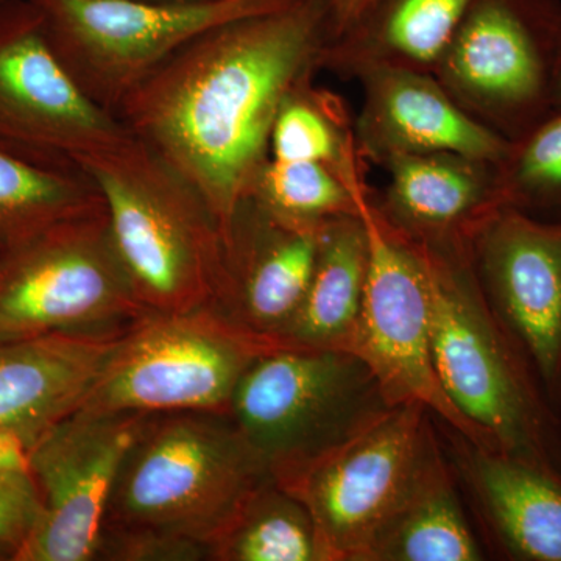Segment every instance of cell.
<instances>
[{
	"instance_id": "cell-6",
	"label": "cell",
	"mask_w": 561,
	"mask_h": 561,
	"mask_svg": "<svg viewBox=\"0 0 561 561\" xmlns=\"http://www.w3.org/2000/svg\"><path fill=\"white\" fill-rule=\"evenodd\" d=\"M150 313L114 249L103 201L0 247V342L122 334Z\"/></svg>"
},
{
	"instance_id": "cell-15",
	"label": "cell",
	"mask_w": 561,
	"mask_h": 561,
	"mask_svg": "<svg viewBox=\"0 0 561 561\" xmlns=\"http://www.w3.org/2000/svg\"><path fill=\"white\" fill-rule=\"evenodd\" d=\"M323 227L243 198L221 227L219 278L208 305L242 330L279 343L308 289Z\"/></svg>"
},
{
	"instance_id": "cell-33",
	"label": "cell",
	"mask_w": 561,
	"mask_h": 561,
	"mask_svg": "<svg viewBox=\"0 0 561 561\" xmlns=\"http://www.w3.org/2000/svg\"><path fill=\"white\" fill-rule=\"evenodd\" d=\"M139 2H154V3H197V2H209V0H139Z\"/></svg>"
},
{
	"instance_id": "cell-11",
	"label": "cell",
	"mask_w": 561,
	"mask_h": 561,
	"mask_svg": "<svg viewBox=\"0 0 561 561\" xmlns=\"http://www.w3.org/2000/svg\"><path fill=\"white\" fill-rule=\"evenodd\" d=\"M437 442L424 405H394L284 486L311 513L324 561H364Z\"/></svg>"
},
{
	"instance_id": "cell-25",
	"label": "cell",
	"mask_w": 561,
	"mask_h": 561,
	"mask_svg": "<svg viewBox=\"0 0 561 561\" xmlns=\"http://www.w3.org/2000/svg\"><path fill=\"white\" fill-rule=\"evenodd\" d=\"M271 154L278 161L321 162L341 171L359 154L354 117L341 95L300 84L280 106L271 136Z\"/></svg>"
},
{
	"instance_id": "cell-29",
	"label": "cell",
	"mask_w": 561,
	"mask_h": 561,
	"mask_svg": "<svg viewBox=\"0 0 561 561\" xmlns=\"http://www.w3.org/2000/svg\"><path fill=\"white\" fill-rule=\"evenodd\" d=\"M41 515V497L28 470L0 471V560L14 561Z\"/></svg>"
},
{
	"instance_id": "cell-4",
	"label": "cell",
	"mask_w": 561,
	"mask_h": 561,
	"mask_svg": "<svg viewBox=\"0 0 561 561\" xmlns=\"http://www.w3.org/2000/svg\"><path fill=\"white\" fill-rule=\"evenodd\" d=\"M79 168L101 194L140 305L151 313L208 305L219 278L221 228L201 192L135 138Z\"/></svg>"
},
{
	"instance_id": "cell-13",
	"label": "cell",
	"mask_w": 561,
	"mask_h": 561,
	"mask_svg": "<svg viewBox=\"0 0 561 561\" xmlns=\"http://www.w3.org/2000/svg\"><path fill=\"white\" fill-rule=\"evenodd\" d=\"M146 416L79 411L28 449L41 515L14 561H95L111 491Z\"/></svg>"
},
{
	"instance_id": "cell-27",
	"label": "cell",
	"mask_w": 561,
	"mask_h": 561,
	"mask_svg": "<svg viewBox=\"0 0 561 561\" xmlns=\"http://www.w3.org/2000/svg\"><path fill=\"white\" fill-rule=\"evenodd\" d=\"M494 168L500 209L561 221V108L513 140Z\"/></svg>"
},
{
	"instance_id": "cell-5",
	"label": "cell",
	"mask_w": 561,
	"mask_h": 561,
	"mask_svg": "<svg viewBox=\"0 0 561 561\" xmlns=\"http://www.w3.org/2000/svg\"><path fill=\"white\" fill-rule=\"evenodd\" d=\"M391 408L357 354L280 345L243 375L230 413L272 478L287 486Z\"/></svg>"
},
{
	"instance_id": "cell-22",
	"label": "cell",
	"mask_w": 561,
	"mask_h": 561,
	"mask_svg": "<svg viewBox=\"0 0 561 561\" xmlns=\"http://www.w3.org/2000/svg\"><path fill=\"white\" fill-rule=\"evenodd\" d=\"M370 271V242L359 214L324 224L308 289L279 343L353 353Z\"/></svg>"
},
{
	"instance_id": "cell-24",
	"label": "cell",
	"mask_w": 561,
	"mask_h": 561,
	"mask_svg": "<svg viewBox=\"0 0 561 561\" xmlns=\"http://www.w3.org/2000/svg\"><path fill=\"white\" fill-rule=\"evenodd\" d=\"M90 176L0 144V247L101 205Z\"/></svg>"
},
{
	"instance_id": "cell-31",
	"label": "cell",
	"mask_w": 561,
	"mask_h": 561,
	"mask_svg": "<svg viewBox=\"0 0 561 561\" xmlns=\"http://www.w3.org/2000/svg\"><path fill=\"white\" fill-rule=\"evenodd\" d=\"M28 470L27 449L20 438L0 427V471Z\"/></svg>"
},
{
	"instance_id": "cell-1",
	"label": "cell",
	"mask_w": 561,
	"mask_h": 561,
	"mask_svg": "<svg viewBox=\"0 0 561 561\" xmlns=\"http://www.w3.org/2000/svg\"><path fill=\"white\" fill-rule=\"evenodd\" d=\"M328 39L330 0L227 22L158 66L114 116L201 192L221 228L250 197L280 106L316 79Z\"/></svg>"
},
{
	"instance_id": "cell-16",
	"label": "cell",
	"mask_w": 561,
	"mask_h": 561,
	"mask_svg": "<svg viewBox=\"0 0 561 561\" xmlns=\"http://www.w3.org/2000/svg\"><path fill=\"white\" fill-rule=\"evenodd\" d=\"M435 424L489 557L561 561V472L482 448L440 420Z\"/></svg>"
},
{
	"instance_id": "cell-2",
	"label": "cell",
	"mask_w": 561,
	"mask_h": 561,
	"mask_svg": "<svg viewBox=\"0 0 561 561\" xmlns=\"http://www.w3.org/2000/svg\"><path fill=\"white\" fill-rule=\"evenodd\" d=\"M421 245L430 278L432 356L443 390L500 451L561 472V415L486 301L471 250Z\"/></svg>"
},
{
	"instance_id": "cell-32",
	"label": "cell",
	"mask_w": 561,
	"mask_h": 561,
	"mask_svg": "<svg viewBox=\"0 0 561 561\" xmlns=\"http://www.w3.org/2000/svg\"><path fill=\"white\" fill-rule=\"evenodd\" d=\"M561 108V35L559 54H557L556 72H553L552 84V110Z\"/></svg>"
},
{
	"instance_id": "cell-19",
	"label": "cell",
	"mask_w": 561,
	"mask_h": 561,
	"mask_svg": "<svg viewBox=\"0 0 561 561\" xmlns=\"http://www.w3.org/2000/svg\"><path fill=\"white\" fill-rule=\"evenodd\" d=\"M124 334L51 332L0 342V427L28 451L80 411Z\"/></svg>"
},
{
	"instance_id": "cell-18",
	"label": "cell",
	"mask_w": 561,
	"mask_h": 561,
	"mask_svg": "<svg viewBox=\"0 0 561 561\" xmlns=\"http://www.w3.org/2000/svg\"><path fill=\"white\" fill-rule=\"evenodd\" d=\"M496 162L463 154H401L383 162L389 183L373 190L375 208L394 230L432 249L468 251L497 213Z\"/></svg>"
},
{
	"instance_id": "cell-23",
	"label": "cell",
	"mask_w": 561,
	"mask_h": 561,
	"mask_svg": "<svg viewBox=\"0 0 561 561\" xmlns=\"http://www.w3.org/2000/svg\"><path fill=\"white\" fill-rule=\"evenodd\" d=\"M209 561H324L311 513L272 476L250 491Z\"/></svg>"
},
{
	"instance_id": "cell-7",
	"label": "cell",
	"mask_w": 561,
	"mask_h": 561,
	"mask_svg": "<svg viewBox=\"0 0 561 561\" xmlns=\"http://www.w3.org/2000/svg\"><path fill=\"white\" fill-rule=\"evenodd\" d=\"M279 343L210 305L150 313L122 335L80 412H227L243 375Z\"/></svg>"
},
{
	"instance_id": "cell-26",
	"label": "cell",
	"mask_w": 561,
	"mask_h": 561,
	"mask_svg": "<svg viewBox=\"0 0 561 561\" xmlns=\"http://www.w3.org/2000/svg\"><path fill=\"white\" fill-rule=\"evenodd\" d=\"M356 158L339 175L321 162L271 160L262 169L250 197L284 219L321 225L339 217L357 216L354 184L367 172Z\"/></svg>"
},
{
	"instance_id": "cell-8",
	"label": "cell",
	"mask_w": 561,
	"mask_h": 561,
	"mask_svg": "<svg viewBox=\"0 0 561 561\" xmlns=\"http://www.w3.org/2000/svg\"><path fill=\"white\" fill-rule=\"evenodd\" d=\"M55 54L92 102L114 114L175 51L227 22L287 9L300 0H31Z\"/></svg>"
},
{
	"instance_id": "cell-9",
	"label": "cell",
	"mask_w": 561,
	"mask_h": 561,
	"mask_svg": "<svg viewBox=\"0 0 561 561\" xmlns=\"http://www.w3.org/2000/svg\"><path fill=\"white\" fill-rule=\"evenodd\" d=\"M561 0H474L432 76L508 142L552 111Z\"/></svg>"
},
{
	"instance_id": "cell-14",
	"label": "cell",
	"mask_w": 561,
	"mask_h": 561,
	"mask_svg": "<svg viewBox=\"0 0 561 561\" xmlns=\"http://www.w3.org/2000/svg\"><path fill=\"white\" fill-rule=\"evenodd\" d=\"M486 301L561 415V221L501 209L471 245Z\"/></svg>"
},
{
	"instance_id": "cell-10",
	"label": "cell",
	"mask_w": 561,
	"mask_h": 561,
	"mask_svg": "<svg viewBox=\"0 0 561 561\" xmlns=\"http://www.w3.org/2000/svg\"><path fill=\"white\" fill-rule=\"evenodd\" d=\"M354 191L370 242V271L353 353L368 365L391 405L416 402L476 445L500 451L453 404L435 370L423 245L378 213L367 172L356 180Z\"/></svg>"
},
{
	"instance_id": "cell-12",
	"label": "cell",
	"mask_w": 561,
	"mask_h": 561,
	"mask_svg": "<svg viewBox=\"0 0 561 561\" xmlns=\"http://www.w3.org/2000/svg\"><path fill=\"white\" fill-rule=\"evenodd\" d=\"M130 139L121 121L72 79L31 0H0V144L79 168L84 158Z\"/></svg>"
},
{
	"instance_id": "cell-17",
	"label": "cell",
	"mask_w": 561,
	"mask_h": 561,
	"mask_svg": "<svg viewBox=\"0 0 561 561\" xmlns=\"http://www.w3.org/2000/svg\"><path fill=\"white\" fill-rule=\"evenodd\" d=\"M356 81L364 98L354 138L367 164L440 151L497 162L507 153L511 142L461 108L430 72L371 69Z\"/></svg>"
},
{
	"instance_id": "cell-20",
	"label": "cell",
	"mask_w": 561,
	"mask_h": 561,
	"mask_svg": "<svg viewBox=\"0 0 561 561\" xmlns=\"http://www.w3.org/2000/svg\"><path fill=\"white\" fill-rule=\"evenodd\" d=\"M474 0H375L348 32L324 46L320 70L356 81L371 69L434 72Z\"/></svg>"
},
{
	"instance_id": "cell-3",
	"label": "cell",
	"mask_w": 561,
	"mask_h": 561,
	"mask_svg": "<svg viewBox=\"0 0 561 561\" xmlns=\"http://www.w3.org/2000/svg\"><path fill=\"white\" fill-rule=\"evenodd\" d=\"M268 476L231 413L147 415L122 460L103 527L157 531L210 553L239 505Z\"/></svg>"
},
{
	"instance_id": "cell-28",
	"label": "cell",
	"mask_w": 561,
	"mask_h": 561,
	"mask_svg": "<svg viewBox=\"0 0 561 561\" xmlns=\"http://www.w3.org/2000/svg\"><path fill=\"white\" fill-rule=\"evenodd\" d=\"M95 561H209V549L157 531L103 527Z\"/></svg>"
},
{
	"instance_id": "cell-30",
	"label": "cell",
	"mask_w": 561,
	"mask_h": 561,
	"mask_svg": "<svg viewBox=\"0 0 561 561\" xmlns=\"http://www.w3.org/2000/svg\"><path fill=\"white\" fill-rule=\"evenodd\" d=\"M375 0H330V39H337L367 13ZM327 43V44H328Z\"/></svg>"
},
{
	"instance_id": "cell-21",
	"label": "cell",
	"mask_w": 561,
	"mask_h": 561,
	"mask_svg": "<svg viewBox=\"0 0 561 561\" xmlns=\"http://www.w3.org/2000/svg\"><path fill=\"white\" fill-rule=\"evenodd\" d=\"M468 513L438 435L400 507L371 542L364 561L489 559Z\"/></svg>"
}]
</instances>
